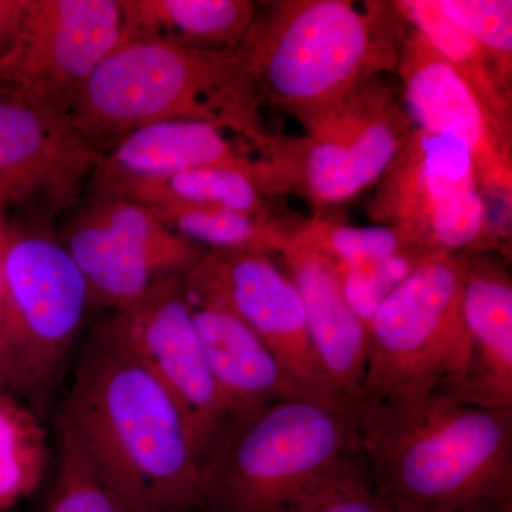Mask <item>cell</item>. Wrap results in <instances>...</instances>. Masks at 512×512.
Instances as JSON below:
<instances>
[{"mask_svg":"<svg viewBox=\"0 0 512 512\" xmlns=\"http://www.w3.org/2000/svg\"><path fill=\"white\" fill-rule=\"evenodd\" d=\"M404 22L417 33L484 101L495 116L511 124V82L501 74L493 57L466 30L456 25L441 8L439 0L393 2Z\"/></svg>","mask_w":512,"mask_h":512,"instance_id":"22","label":"cell"},{"mask_svg":"<svg viewBox=\"0 0 512 512\" xmlns=\"http://www.w3.org/2000/svg\"><path fill=\"white\" fill-rule=\"evenodd\" d=\"M298 289L309 335L326 375L355 404L362 394L367 366V323L350 305L338 269L328 259L288 238L276 249Z\"/></svg>","mask_w":512,"mask_h":512,"instance_id":"17","label":"cell"},{"mask_svg":"<svg viewBox=\"0 0 512 512\" xmlns=\"http://www.w3.org/2000/svg\"><path fill=\"white\" fill-rule=\"evenodd\" d=\"M247 55L235 50L184 49L131 40L90 76L67 111L100 156L130 131L168 120L212 124L264 153L266 130Z\"/></svg>","mask_w":512,"mask_h":512,"instance_id":"3","label":"cell"},{"mask_svg":"<svg viewBox=\"0 0 512 512\" xmlns=\"http://www.w3.org/2000/svg\"><path fill=\"white\" fill-rule=\"evenodd\" d=\"M185 293L212 379L232 426L276 403L309 399L244 320L220 302Z\"/></svg>","mask_w":512,"mask_h":512,"instance_id":"16","label":"cell"},{"mask_svg":"<svg viewBox=\"0 0 512 512\" xmlns=\"http://www.w3.org/2000/svg\"><path fill=\"white\" fill-rule=\"evenodd\" d=\"M99 157L66 111L0 93V201L9 208L39 204L52 217L76 207Z\"/></svg>","mask_w":512,"mask_h":512,"instance_id":"14","label":"cell"},{"mask_svg":"<svg viewBox=\"0 0 512 512\" xmlns=\"http://www.w3.org/2000/svg\"><path fill=\"white\" fill-rule=\"evenodd\" d=\"M9 210V205L0 201V384H3V386H6L5 345H3V315H5V251L10 220Z\"/></svg>","mask_w":512,"mask_h":512,"instance_id":"30","label":"cell"},{"mask_svg":"<svg viewBox=\"0 0 512 512\" xmlns=\"http://www.w3.org/2000/svg\"><path fill=\"white\" fill-rule=\"evenodd\" d=\"M305 136H275L258 157L264 192H296L316 207L342 204L380 178L414 130L393 87L373 77L306 123Z\"/></svg>","mask_w":512,"mask_h":512,"instance_id":"8","label":"cell"},{"mask_svg":"<svg viewBox=\"0 0 512 512\" xmlns=\"http://www.w3.org/2000/svg\"><path fill=\"white\" fill-rule=\"evenodd\" d=\"M28 0H0V60L3 59L18 36Z\"/></svg>","mask_w":512,"mask_h":512,"instance_id":"29","label":"cell"},{"mask_svg":"<svg viewBox=\"0 0 512 512\" xmlns=\"http://www.w3.org/2000/svg\"><path fill=\"white\" fill-rule=\"evenodd\" d=\"M49 218L10 217L5 251L6 386L36 412L55 392L92 311L86 279Z\"/></svg>","mask_w":512,"mask_h":512,"instance_id":"7","label":"cell"},{"mask_svg":"<svg viewBox=\"0 0 512 512\" xmlns=\"http://www.w3.org/2000/svg\"><path fill=\"white\" fill-rule=\"evenodd\" d=\"M262 195L251 175L228 168H198L156 180L110 185L90 197L119 198L150 208H217L268 218Z\"/></svg>","mask_w":512,"mask_h":512,"instance_id":"21","label":"cell"},{"mask_svg":"<svg viewBox=\"0 0 512 512\" xmlns=\"http://www.w3.org/2000/svg\"><path fill=\"white\" fill-rule=\"evenodd\" d=\"M278 512H390L380 500L365 456L353 458Z\"/></svg>","mask_w":512,"mask_h":512,"instance_id":"27","label":"cell"},{"mask_svg":"<svg viewBox=\"0 0 512 512\" xmlns=\"http://www.w3.org/2000/svg\"><path fill=\"white\" fill-rule=\"evenodd\" d=\"M363 454L353 407L292 399L235 424L201 466L202 512H278Z\"/></svg>","mask_w":512,"mask_h":512,"instance_id":"5","label":"cell"},{"mask_svg":"<svg viewBox=\"0 0 512 512\" xmlns=\"http://www.w3.org/2000/svg\"><path fill=\"white\" fill-rule=\"evenodd\" d=\"M286 232L295 244L328 259L338 272L356 271L407 254L402 238L387 227H353L313 217L295 227H286Z\"/></svg>","mask_w":512,"mask_h":512,"instance_id":"25","label":"cell"},{"mask_svg":"<svg viewBox=\"0 0 512 512\" xmlns=\"http://www.w3.org/2000/svg\"><path fill=\"white\" fill-rule=\"evenodd\" d=\"M227 133L191 120L137 128L101 154L86 188L93 194L114 184L156 180L198 168H228L251 175L256 183L258 160L239 150Z\"/></svg>","mask_w":512,"mask_h":512,"instance_id":"18","label":"cell"},{"mask_svg":"<svg viewBox=\"0 0 512 512\" xmlns=\"http://www.w3.org/2000/svg\"><path fill=\"white\" fill-rule=\"evenodd\" d=\"M59 420L128 512H202L187 424L104 316L84 340Z\"/></svg>","mask_w":512,"mask_h":512,"instance_id":"1","label":"cell"},{"mask_svg":"<svg viewBox=\"0 0 512 512\" xmlns=\"http://www.w3.org/2000/svg\"><path fill=\"white\" fill-rule=\"evenodd\" d=\"M60 239L89 288L92 311H114L173 278L205 254L161 224L150 208L119 198L90 197Z\"/></svg>","mask_w":512,"mask_h":512,"instance_id":"10","label":"cell"},{"mask_svg":"<svg viewBox=\"0 0 512 512\" xmlns=\"http://www.w3.org/2000/svg\"><path fill=\"white\" fill-rule=\"evenodd\" d=\"M463 313L473 345L466 402L512 409V282L503 262L470 255Z\"/></svg>","mask_w":512,"mask_h":512,"instance_id":"19","label":"cell"},{"mask_svg":"<svg viewBox=\"0 0 512 512\" xmlns=\"http://www.w3.org/2000/svg\"><path fill=\"white\" fill-rule=\"evenodd\" d=\"M369 217L392 228L416 261L497 247L466 144L414 127L377 183Z\"/></svg>","mask_w":512,"mask_h":512,"instance_id":"9","label":"cell"},{"mask_svg":"<svg viewBox=\"0 0 512 512\" xmlns=\"http://www.w3.org/2000/svg\"><path fill=\"white\" fill-rule=\"evenodd\" d=\"M121 35L120 0H28L18 36L0 60V82L67 113Z\"/></svg>","mask_w":512,"mask_h":512,"instance_id":"13","label":"cell"},{"mask_svg":"<svg viewBox=\"0 0 512 512\" xmlns=\"http://www.w3.org/2000/svg\"><path fill=\"white\" fill-rule=\"evenodd\" d=\"M150 210L175 234L198 247L205 245L210 251H258L275 255L285 235L286 225L242 212L191 207Z\"/></svg>","mask_w":512,"mask_h":512,"instance_id":"24","label":"cell"},{"mask_svg":"<svg viewBox=\"0 0 512 512\" xmlns=\"http://www.w3.org/2000/svg\"><path fill=\"white\" fill-rule=\"evenodd\" d=\"M8 90H10V87H8V86H6V84H3L2 82H0V93L8 92Z\"/></svg>","mask_w":512,"mask_h":512,"instance_id":"31","label":"cell"},{"mask_svg":"<svg viewBox=\"0 0 512 512\" xmlns=\"http://www.w3.org/2000/svg\"><path fill=\"white\" fill-rule=\"evenodd\" d=\"M402 22L394 3H265L242 50L261 99L305 126L363 83L396 70Z\"/></svg>","mask_w":512,"mask_h":512,"instance_id":"4","label":"cell"},{"mask_svg":"<svg viewBox=\"0 0 512 512\" xmlns=\"http://www.w3.org/2000/svg\"><path fill=\"white\" fill-rule=\"evenodd\" d=\"M121 43L157 40L184 49L235 50L254 26L251 0H120Z\"/></svg>","mask_w":512,"mask_h":512,"instance_id":"20","label":"cell"},{"mask_svg":"<svg viewBox=\"0 0 512 512\" xmlns=\"http://www.w3.org/2000/svg\"><path fill=\"white\" fill-rule=\"evenodd\" d=\"M59 468L43 512H128L97 476L73 431L57 420Z\"/></svg>","mask_w":512,"mask_h":512,"instance_id":"26","label":"cell"},{"mask_svg":"<svg viewBox=\"0 0 512 512\" xmlns=\"http://www.w3.org/2000/svg\"><path fill=\"white\" fill-rule=\"evenodd\" d=\"M104 318L173 399L202 466L232 421L195 329L184 276L161 282Z\"/></svg>","mask_w":512,"mask_h":512,"instance_id":"11","label":"cell"},{"mask_svg":"<svg viewBox=\"0 0 512 512\" xmlns=\"http://www.w3.org/2000/svg\"><path fill=\"white\" fill-rule=\"evenodd\" d=\"M396 72L413 126L466 144L483 194L501 198L505 207H510L511 124L495 116L476 90L416 30L402 37Z\"/></svg>","mask_w":512,"mask_h":512,"instance_id":"15","label":"cell"},{"mask_svg":"<svg viewBox=\"0 0 512 512\" xmlns=\"http://www.w3.org/2000/svg\"><path fill=\"white\" fill-rule=\"evenodd\" d=\"M353 412L390 512H512V409L424 394L360 399Z\"/></svg>","mask_w":512,"mask_h":512,"instance_id":"2","label":"cell"},{"mask_svg":"<svg viewBox=\"0 0 512 512\" xmlns=\"http://www.w3.org/2000/svg\"><path fill=\"white\" fill-rule=\"evenodd\" d=\"M448 18L493 57L511 82L512 2L510 0H439Z\"/></svg>","mask_w":512,"mask_h":512,"instance_id":"28","label":"cell"},{"mask_svg":"<svg viewBox=\"0 0 512 512\" xmlns=\"http://www.w3.org/2000/svg\"><path fill=\"white\" fill-rule=\"evenodd\" d=\"M47 457L39 414L0 384V512L35 493L45 476Z\"/></svg>","mask_w":512,"mask_h":512,"instance_id":"23","label":"cell"},{"mask_svg":"<svg viewBox=\"0 0 512 512\" xmlns=\"http://www.w3.org/2000/svg\"><path fill=\"white\" fill-rule=\"evenodd\" d=\"M185 291L212 299L244 320L309 399L353 407L320 365L298 289L272 254L208 251L184 276Z\"/></svg>","mask_w":512,"mask_h":512,"instance_id":"12","label":"cell"},{"mask_svg":"<svg viewBox=\"0 0 512 512\" xmlns=\"http://www.w3.org/2000/svg\"><path fill=\"white\" fill-rule=\"evenodd\" d=\"M468 265L470 255L427 256L384 296L367 322L357 400L448 394L466 402L473 366L463 313Z\"/></svg>","mask_w":512,"mask_h":512,"instance_id":"6","label":"cell"}]
</instances>
